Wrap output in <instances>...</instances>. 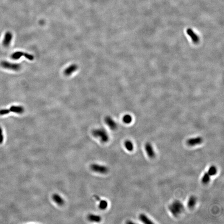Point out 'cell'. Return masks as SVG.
I'll return each instance as SVG.
<instances>
[{
	"instance_id": "9",
	"label": "cell",
	"mask_w": 224,
	"mask_h": 224,
	"mask_svg": "<svg viewBox=\"0 0 224 224\" xmlns=\"http://www.w3.org/2000/svg\"><path fill=\"white\" fill-rule=\"evenodd\" d=\"M78 69V66L77 64H72L66 68L64 71V75L66 76H70Z\"/></svg>"
},
{
	"instance_id": "6",
	"label": "cell",
	"mask_w": 224,
	"mask_h": 224,
	"mask_svg": "<svg viewBox=\"0 0 224 224\" xmlns=\"http://www.w3.org/2000/svg\"><path fill=\"white\" fill-rule=\"evenodd\" d=\"M203 140L202 137H198L188 139L186 141V143L189 146L192 147L201 144L203 143Z\"/></svg>"
},
{
	"instance_id": "3",
	"label": "cell",
	"mask_w": 224,
	"mask_h": 224,
	"mask_svg": "<svg viewBox=\"0 0 224 224\" xmlns=\"http://www.w3.org/2000/svg\"><path fill=\"white\" fill-rule=\"evenodd\" d=\"M90 168L93 172L101 174H106L109 171V168L106 166L97 163L91 164Z\"/></svg>"
},
{
	"instance_id": "8",
	"label": "cell",
	"mask_w": 224,
	"mask_h": 224,
	"mask_svg": "<svg viewBox=\"0 0 224 224\" xmlns=\"http://www.w3.org/2000/svg\"><path fill=\"white\" fill-rule=\"evenodd\" d=\"M13 39V34L10 32H7L4 37L3 45L5 47H7L10 46V43Z\"/></svg>"
},
{
	"instance_id": "13",
	"label": "cell",
	"mask_w": 224,
	"mask_h": 224,
	"mask_svg": "<svg viewBox=\"0 0 224 224\" xmlns=\"http://www.w3.org/2000/svg\"><path fill=\"white\" fill-rule=\"evenodd\" d=\"M98 201L99 202V208L101 210H105L108 207V203L106 200L100 199Z\"/></svg>"
},
{
	"instance_id": "18",
	"label": "cell",
	"mask_w": 224,
	"mask_h": 224,
	"mask_svg": "<svg viewBox=\"0 0 224 224\" xmlns=\"http://www.w3.org/2000/svg\"><path fill=\"white\" fill-rule=\"evenodd\" d=\"M25 53L23 52L22 51H16L11 55V58L13 60H18L20 59V58L22 56L25 57Z\"/></svg>"
},
{
	"instance_id": "11",
	"label": "cell",
	"mask_w": 224,
	"mask_h": 224,
	"mask_svg": "<svg viewBox=\"0 0 224 224\" xmlns=\"http://www.w3.org/2000/svg\"><path fill=\"white\" fill-rule=\"evenodd\" d=\"M9 111L17 114H22L24 112V108L21 106L13 105L10 107Z\"/></svg>"
},
{
	"instance_id": "20",
	"label": "cell",
	"mask_w": 224,
	"mask_h": 224,
	"mask_svg": "<svg viewBox=\"0 0 224 224\" xmlns=\"http://www.w3.org/2000/svg\"><path fill=\"white\" fill-rule=\"evenodd\" d=\"M210 180V176L208 172H206L204 174L202 178V182L204 184H208Z\"/></svg>"
},
{
	"instance_id": "23",
	"label": "cell",
	"mask_w": 224,
	"mask_h": 224,
	"mask_svg": "<svg viewBox=\"0 0 224 224\" xmlns=\"http://www.w3.org/2000/svg\"><path fill=\"white\" fill-rule=\"evenodd\" d=\"M3 135L2 129L0 127V143L2 142L3 140Z\"/></svg>"
},
{
	"instance_id": "17",
	"label": "cell",
	"mask_w": 224,
	"mask_h": 224,
	"mask_svg": "<svg viewBox=\"0 0 224 224\" xmlns=\"http://www.w3.org/2000/svg\"><path fill=\"white\" fill-rule=\"evenodd\" d=\"M125 147L129 151H132L134 149V145L131 141L127 140L124 143Z\"/></svg>"
},
{
	"instance_id": "15",
	"label": "cell",
	"mask_w": 224,
	"mask_h": 224,
	"mask_svg": "<svg viewBox=\"0 0 224 224\" xmlns=\"http://www.w3.org/2000/svg\"><path fill=\"white\" fill-rule=\"evenodd\" d=\"M197 198L194 195H192L190 197L187 203V206L189 208H193L197 203Z\"/></svg>"
},
{
	"instance_id": "5",
	"label": "cell",
	"mask_w": 224,
	"mask_h": 224,
	"mask_svg": "<svg viewBox=\"0 0 224 224\" xmlns=\"http://www.w3.org/2000/svg\"><path fill=\"white\" fill-rule=\"evenodd\" d=\"M105 122L110 129L115 130L118 128V125L116 122L110 116H107L105 119Z\"/></svg>"
},
{
	"instance_id": "14",
	"label": "cell",
	"mask_w": 224,
	"mask_h": 224,
	"mask_svg": "<svg viewBox=\"0 0 224 224\" xmlns=\"http://www.w3.org/2000/svg\"><path fill=\"white\" fill-rule=\"evenodd\" d=\"M187 33L188 34L189 36H190L192 40L194 43H197L199 42V38L197 35L192 31V29H187Z\"/></svg>"
},
{
	"instance_id": "22",
	"label": "cell",
	"mask_w": 224,
	"mask_h": 224,
	"mask_svg": "<svg viewBox=\"0 0 224 224\" xmlns=\"http://www.w3.org/2000/svg\"><path fill=\"white\" fill-rule=\"evenodd\" d=\"M10 112L9 109H3L0 110V115H3L9 114Z\"/></svg>"
},
{
	"instance_id": "16",
	"label": "cell",
	"mask_w": 224,
	"mask_h": 224,
	"mask_svg": "<svg viewBox=\"0 0 224 224\" xmlns=\"http://www.w3.org/2000/svg\"><path fill=\"white\" fill-rule=\"evenodd\" d=\"M139 218L140 221L143 223L146 224H153L154 223L151 221V220L145 214L142 213L140 214Z\"/></svg>"
},
{
	"instance_id": "21",
	"label": "cell",
	"mask_w": 224,
	"mask_h": 224,
	"mask_svg": "<svg viewBox=\"0 0 224 224\" xmlns=\"http://www.w3.org/2000/svg\"><path fill=\"white\" fill-rule=\"evenodd\" d=\"M123 121L126 124H129L132 121V117L131 115L127 114L124 116Z\"/></svg>"
},
{
	"instance_id": "19",
	"label": "cell",
	"mask_w": 224,
	"mask_h": 224,
	"mask_svg": "<svg viewBox=\"0 0 224 224\" xmlns=\"http://www.w3.org/2000/svg\"><path fill=\"white\" fill-rule=\"evenodd\" d=\"M207 172L210 176H214L217 174L218 169L215 166L212 165L210 167Z\"/></svg>"
},
{
	"instance_id": "2",
	"label": "cell",
	"mask_w": 224,
	"mask_h": 224,
	"mask_svg": "<svg viewBox=\"0 0 224 224\" xmlns=\"http://www.w3.org/2000/svg\"><path fill=\"white\" fill-rule=\"evenodd\" d=\"M184 209L182 203L178 200L174 201L169 206L170 211L175 217L180 215L184 211Z\"/></svg>"
},
{
	"instance_id": "7",
	"label": "cell",
	"mask_w": 224,
	"mask_h": 224,
	"mask_svg": "<svg viewBox=\"0 0 224 224\" xmlns=\"http://www.w3.org/2000/svg\"><path fill=\"white\" fill-rule=\"evenodd\" d=\"M145 149L148 157L150 158H154L155 157V151L151 144L147 142L145 145Z\"/></svg>"
},
{
	"instance_id": "1",
	"label": "cell",
	"mask_w": 224,
	"mask_h": 224,
	"mask_svg": "<svg viewBox=\"0 0 224 224\" xmlns=\"http://www.w3.org/2000/svg\"><path fill=\"white\" fill-rule=\"evenodd\" d=\"M92 134L94 137L98 138L103 143L108 142L109 140V134L104 129L101 128L94 129L92 130Z\"/></svg>"
},
{
	"instance_id": "12",
	"label": "cell",
	"mask_w": 224,
	"mask_h": 224,
	"mask_svg": "<svg viewBox=\"0 0 224 224\" xmlns=\"http://www.w3.org/2000/svg\"><path fill=\"white\" fill-rule=\"evenodd\" d=\"M52 198H53V201L59 206H62L63 205H64V200L59 194H57V193L54 194L52 196Z\"/></svg>"
},
{
	"instance_id": "10",
	"label": "cell",
	"mask_w": 224,
	"mask_h": 224,
	"mask_svg": "<svg viewBox=\"0 0 224 224\" xmlns=\"http://www.w3.org/2000/svg\"><path fill=\"white\" fill-rule=\"evenodd\" d=\"M88 221L92 223H99L102 221V217L99 214H89L87 216Z\"/></svg>"
},
{
	"instance_id": "4",
	"label": "cell",
	"mask_w": 224,
	"mask_h": 224,
	"mask_svg": "<svg viewBox=\"0 0 224 224\" xmlns=\"http://www.w3.org/2000/svg\"><path fill=\"white\" fill-rule=\"evenodd\" d=\"M0 65L1 66L5 69L16 71L20 70L21 67V64H19L12 63L6 61H2L0 63Z\"/></svg>"
}]
</instances>
